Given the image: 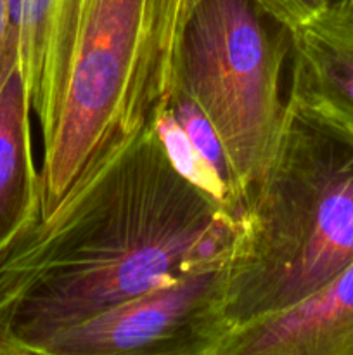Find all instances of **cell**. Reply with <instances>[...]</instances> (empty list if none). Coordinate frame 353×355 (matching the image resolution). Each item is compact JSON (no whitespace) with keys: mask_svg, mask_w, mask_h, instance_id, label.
<instances>
[{"mask_svg":"<svg viewBox=\"0 0 353 355\" xmlns=\"http://www.w3.org/2000/svg\"><path fill=\"white\" fill-rule=\"evenodd\" d=\"M237 214L172 165L154 121L118 146L0 255V354L161 284L227 263Z\"/></svg>","mask_w":353,"mask_h":355,"instance_id":"1","label":"cell"},{"mask_svg":"<svg viewBox=\"0 0 353 355\" xmlns=\"http://www.w3.org/2000/svg\"><path fill=\"white\" fill-rule=\"evenodd\" d=\"M350 263L353 142L287 107L275 151L237 215L221 288L227 340L296 307Z\"/></svg>","mask_w":353,"mask_h":355,"instance_id":"2","label":"cell"},{"mask_svg":"<svg viewBox=\"0 0 353 355\" xmlns=\"http://www.w3.org/2000/svg\"><path fill=\"white\" fill-rule=\"evenodd\" d=\"M187 0H85L61 111L44 141L42 215L168 106Z\"/></svg>","mask_w":353,"mask_h":355,"instance_id":"3","label":"cell"},{"mask_svg":"<svg viewBox=\"0 0 353 355\" xmlns=\"http://www.w3.org/2000/svg\"><path fill=\"white\" fill-rule=\"evenodd\" d=\"M289 45V30L253 0H197L183 26L175 89L220 141L239 210L286 123L280 78Z\"/></svg>","mask_w":353,"mask_h":355,"instance_id":"4","label":"cell"},{"mask_svg":"<svg viewBox=\"0 0 353 355\" xmlns=\"http://www.w3.org/2000/svg\"><path fill=\"white\" fill-rule=\"evenodd\" d=\"M225 266L187 274L64 329L42 355H220Z\"/></svg>","mask_w":353,"mask_h":355,"instance_id":"5","label":"cell"},{"mask_svg":"<svg viewBox=\"0 0 353 355\" xmlns=\"http://www.w3.org/2000/svg\"><path fill=\"white\" fill-rule=\"evenodd\" d=\"M287 107L353 142V9L318 12L289 31Z\"/></svg>","mask_w":353,"mask_h":355,"instance_id":"6","label":"cell"},{"mask_svg":"<svg viewBox=\"0 0 353 355\" xmlns=\"http://www.w3.org/2000/svg\"><path fill=\"white\" fill-rule=\"evenodd\" d=\"M220 355H353V263L296 307L234 333Z\"/></svg>","mask_w":353,"mask_h":355,"instance_id":"7","label":"cell"},{"mask_svg":"<svg viewBox=\"0 0 353 355\" xmlns=\"http://www.w3.org/2000/svg\"><path fill=\"white\" fill-rule=\"evenodd\" d=\"M85 0H12L17 69L47 141L57 121L69 58Z\"/></svg>","mask_w":353,"mask_h":355,"instance_id":"8","label":"cell"},{"mask_svg":"<svg viewBox=\"0 0 353 355\" xmlns=\"http://www.w3.org/2000/svg\"><path fill=\"white\" fill-rule=\"evenodd\" d=\"M31 106L19 69L0 92V255L42 217L40 170L35 165Z\"/></svg>","mask_w":353,"mask_h":355,"instance_id":"9","label":"cell"},{"mask_svg":"<svg viewBox=\"0 0 353 355\" xmlns=\"http://www.w3.org/2000/svg\"><path fill=\"white\" fill-rule=\"evenodd\" d=\"M154 127L161 139L165 151L168 155L170 162L180 172V175L185 177L189 182L199 187L203 193L213 198L224 207L230 208L232 211L239 215V203L232 193L227 180L211 166V163L201 155L182 125L173 114L172 106H165L159 110L154 116Z\"/></svg>","mask_w":353,"mask_h":355,"instance_id":"10","label":"cell"},{"mask_svg":"<svg viewBox=\"0 0 353 355\" xmlns=\"http://www.w3.org/2000/svg\"><path fill=\"white\" fill-rule=\"evenodd\" d=\"M170 106H172L173 114H175V118L179 120V123L182 125L185 134L190 137V141L196 144V148L199 149L201 155L211 163V166L227 180L228 186H230L232 189L227 159H225L224 149H221L220 141H218V137L215 135L210 121L204 118V114L201 113L199 107H197L185 94H182L176 89L175 92H173L172 101H170ZM232 193H234V189H232ZM235 200H237V198H235Z\"/></svg>","mask_w":353,"mask_h":355,"instance_id":"11","label":"cell"},{"mask_svg":"<svg viewBox=\"0 0 353 355\" xmlns=\"http://www.w3.org/2000/svg\"><path fill=\"white\" fill-rule=\"evenodd\" d=\"M266 17L289 31L310 21L318 14L314 0H253Z\"/></svg>","mask_w":353,"mask_h":355,"instance_id":"12","label":"cell"},{"mask_svg":"<svg viewBox=\"0 0 353 355\" xmlns=\"http://www.w3.org/2000/svg\"><path fill=\"white\" fill-rule=\"evenodd\" d=\"M17 69V30L12 0H0V92Z\"/></svg>","mask_w":353,"mask_h":355,"instance_id":"13","label":"cell"},{"mask_svg":"<svg viewBox=\"0 0 353 355\" xmlns=\"http://www.w3.org/2000/svg\"><path fill=\"white\" fill-rule=\"evenodd\" d=\"M315 7L318 12H325V10H343V9H353V0H314Z\"/></svg>","mask_w":353,"mask_h":355,"instance_id":"14","label":"cell"},{"mask_svg":"<svg viewBox=\"0 0 353 355\" xmlns=\"http://www.w3.org/2000/svg\"><path fill=\"white\" fill-rule=\"evenodd\" d=\"M196 2H197V0H187V3H189V12H190V9H192L194 3H196ZM187 17H189V16H187Z\"/></svg>","mask_w":353,"mask_h":355,"instance_id":"15","label":"cell"}]
</instances>
